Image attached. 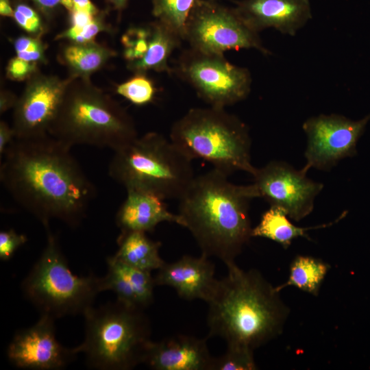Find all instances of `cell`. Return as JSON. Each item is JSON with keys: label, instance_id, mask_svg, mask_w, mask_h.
I'll return each instance as SVG.
<instances>
[{"label": "cell", "instance_id": "1", "mask_svg": "<svg viewBox=\"0 0 370 370\" xmlns=\"http://www.w3.org/2000/svg\"><path fill=\"white\" fill-rule=\"evenodd\" d=\"M71 149L49 134L15 138L1 162V183L45 229L52 219L78 226L96 196Z\"/></svg>", "mask_w": 370, "mask_h": 370}, {"label": "cell", "instance_id": "2", "mask_svg": "<svg viewBox=\"0 0 370 370\" xmlns=\"http://www.w3.org/2000/svg\"><path fill=\"white\" fill-rule=\"evenodd\" d=\"M253 184L237 185L216 169L195 176L179 199L178 214L201 254L225 265L235 262L251 236L249 203Z\"/></svg>", "mask_w": 370, "mask_h": 370}, {"label": "cell", "instance_id": "3", "mask_svg": "<svg viewBox=\"0 0 370 370\" xmlns=\"http://www.w3.org/2000/svg\"><path fill=\"white\" fill-rule=\"evenodd\" d=\"M225 266L227 275L207 303L208 336L254 350L282 334L290 309L258 270L245 271L235 262Z\"/></svg>", "mask_w": 370, "mask_h": 370}, {"label": "cell", "instance_id": "4", "mask_svg": "<svg viewBox=\"0 0 370 370\" xmlns=\"http://www.w3.org/2000/svg\"><path fill=\"white\" fill-rule=\"evenodd\" d=\"M49 134L71 147L86 145L113 151L138 136L129 112L90 79L80 78L69 85Z\"/></svg>", "mask_w": 370, "mask_h": 370}, {"label": "cell", "instance_id": "5", "mask_svg": "<svg viewBox=\"0 0 370 370\" xmlns=\"http://www.w3.org/2000/svg\"><path fill=\"white\" fill-rule=\"evenodd\" d=\"M110 177L125 188L179 199L195 177L192 160L170 139L157 132L138 136L114 151Z\"/></svg>", "mask_w": 370, "mask_h": 370}, {"label": "cell", "instance_id": "6", "mask_svg": "<svg viewBox=\"0 0 370 370\" xmlns=\"http://www.w3.org/2000/svg\"><path fill=\"white\" fill-rule=\"evenodd\" d=\"M169 139L192 160H204L228 176L235 171L253 176L257 169L247 126L225 108L190 109L173 123Z\"/></svg>", "mask_w": 370, "mask_h": 370}, {"label": "cell", "instance_id": "7", "mask_svg": "<svg viewBox=\"0 0 370 370\" xmlns=\"http://www.w3.org/2000/svg\"><path fill=\"white\" fill-rule=\"evenodd\" d=\"M140 310L118 300L88 308L84 314L85 335L74 347L86 364L97 370H130L142 363L151 328Z\"/></svg>", "mask_w": 370, "mask_h": 370}, {"label": "cell", "instance_id": "8", "mask_svg": "<svg viewBox=\"0 0 370 370\" xmlns=\"http://www.w3.org/2000/svg\"><path fill=\"white\" fill-rule=\"evenodd\" d=\"M40 256L21 283L24 297L40 314L59 319L82 314L101 293L100 278L93 273L74 275L50 227Z\"/></svg>", "mask_w": 370, "mask_h": 370}, {"label": "cell", "instance_id": "9", "mask_svg": "<svg viewBox=\"0 0 370 370\" xmlns=\"http://www.w3.org/2000/svg\"><path fill=\"white\" fill-rule=\"evenodd\" d=\"M173 72L212 107L225 108L245 99L251 91L249 71L230 63L224 54L190 47L180 54Z\"/></svg>", "mask_w": 370, "mask_h": 370}, {"label": "cell", "instance_id": "10", "mask_svg": "<svg viewBox=\"0 0 370 370\" xmlns=\"http://www.w3.org/2000/svg\"><path fill=\"white\" fill-rule=\"evenodd\" d=\"M184 40L190 48L208 53L224 54L228 50L242 49L270 53L258 33L244 23L234 8L217 0L197 1L187 21Z\"/></svg>", "mask_w": 370, "mask_h": 370}, {"label": "cell", "instance_id": "11", "mask_svg": "<svg viewBox=\"0 0 370 370\" xmlns=\"http://www.w3.org/2000/svg\"><path fill=\"white\" fill-rule=\"evenodd\" d=\"M369 121L370 114L358 121L336 114L308 119L302 126L307 136L303 169L307 172L310 168L329 171L341 160L354 156Z\"/></svg>", "mask_w": 370, "mask_h": 370}, {"label": "cell", "instance_id": "12", "mask_svg": "<svg viewBox=\"0 0 370 370\" xmlns=\"http://www.w3.org/2000/svg\"><path fill=\"white\" fill-rule=\"evenodd\" d=\"M306 173L303 168L297 170L285 162L274 160L256 169L253 185L258 197L299 221L312 212L314 199L323 188Z\"/></svg>", "mask_w": 370, "mask_h": 370}, {"label": "cell", "instance_id": "13", "mask_svg": "<svg viewBox=\"0 0 370 370\" xmlns=\"http://www.w3.org/2000/svg\"><path fill=\"white\" fill-rule=\"evenodd\" d=\"M75 78L68 75L42 73L40 70L29 77L12 109V127L15 138L49 134L69 85Z\"/></svg>", "mask_w": 370, "mask_h": 370}, {"label": "cell", "instance_id": "14", "mask_svg": "<svg viewBox=\"0 0 370 370\" xmlns=\"http://www.w3.org/2000/svg\"><path fill=\"white\" fill-rule=\"evenodd\" d=\"M55 319L40 314L36 323L17 330L7 349L15 367L24 369L59 370L74 361L77 354L56 337Z\"/></svg>", "mask_w": 370, "mask_h": 370}, {"label": "cell", "instance_id": "15", "mask_svg": "<svg viewBox=\"0 0 370 370\" xmlns=\"http://www.w3.org/2000/svg\"><path fill=\"white\" fill-rule=\"evenodd\" d=\"M244 23L259 32L273 27L295 36L312 18L308 0H242L234 8Z\"/></svg>", "mask_w": 370, "mask_h": 370}, {"label": "cell", "instance_id": "16", "mask_svg": "<svg viewBox=\"0 0 370 370\" xmlns=\"http://www.w3.org/2000/svg\"><path fill=\"white\" fill-rule=\"evenodd\" d=\"M214 265L204 254L184 255L176 261L164 262L154 277L156 286L173 288L184 299H201L208 303L219 280L214 277Z\"/></svg>", "mask_w": 370, "mask_h": 370}, {"label": "cell", "instance_id": "17", "mask_svg": "<svg viewBox=\"0 0 370 370\" xmlns=\"http://www.w3.org/2000/svg\"><path fill=\"white\" fill-rule=\"evenodd\" d=\"M213 359L206 339L177 334L158 342L151 340L142 363L154 370H211Z\"/></svg>", "mask_w": 370, "mask_h": 370}, {"label": "cell", "instance_id": "18", "mask_svg": "<svg viewBox=\"0 0 370 370\" xmlns=\"http://www.w3.org/2000/svg\"><path fill=\"white\" fill-rule=\"evenodd\" d=\"M106 263L107 273L100 278L101 292L112 291L119 301L140 310L151 304L156 285L151 271L132 267L113 255L106 258Z\"/></svg>", "mask_w": 370, "mask_h": 370}, {"label": "cell", "instance_id": "19", "mask_svg": "<svg viewBox=\"0 0 370 370\" xmlns=\"http://www.w3.org/2000/svg\"><path fill=\"white\" fill-rule=\"evenodd\" d=\"M126 191V197L116 215V223L121 231L151 232L162 222L184 227L182 217L168 210L164 199L140 190Z\"/></svg>", "mask_w": 370, "mask_h": 370}, {"label": "cell", "instance_id": "20", "mask_svg": "<svg viewBox=\"0 0 370 370\" xmlns=\"http://www.w3.org/2000/svg\"><path fill=\"white\" fill-rule=\"evenodd\" d=\"M149 24L147 49L141 59L127 63V68L134 73H146L149 71L171 73L173 69L169 65V59L183 40L157 20Z\"/></svg>", "mask_w": 370, "mask_h": 370}, {"label": "cell", "instance_id": "21", "mask_svg": "<svg viewBox=\"0 0 370 370\" xmlns=\"http://www.w3.org/2000/svg\"><path fill=\"white\" fill-rule=\"evenodd\" d=\"M116 53L95 41L86 43L69 42L63 46L58 60L75 78L90 79Z\"/></svg>", "mask_w": 370, "mask_h": 370}, {"label": "cell", "instance_id": "22", "mask_svg": "<svg viewBox=\"0 0 370 370\" xmlns=\"http://www.w3.org/2000/svg\"><path fill=\"white\" fill-rule=\"evenodd\" d=\"M146 234L121 231L118 249L113 256L134 268L151 272L158 270L165 262L159 253L161 243L150 239Z\"/></svg>", "mask_w": 370, "mask_h": 370}, {"label": "cell", "instance_id": "23", "mask_svg": "<svg viewBox=\"0 0 370 370\" xmlns=\"http://www.w3.org/2000/svg\"><path fill=\"white\" fill-rule=\"evenodd\" d=\"M343 213L334 221L314 227H302L293 224L283 209L270 206L262 215L259 223L252 228V237H262L279 243L284 249H287L292 241L298 237L308 238L307 232L310 230L329 227L337 223L345 216Z\"/></svg>", "mask_w": 370, "mask_h": 370}, {"label": "cell", "instance_id": "24", "mask_svg": "<svg viewBox=\"0 0 370 370\" xmlns=\"http://www.w3.org/2000/svg\"><path fill=\"white\" fill-rule=\"evenodd\" d=\"M330 269V265L321 259L308 256H297L291 264L288 280L275 288L280 292L286 286H293L314 296H318L321 285Z\"/></svg>", "mask_w": 370, "mask_h": 370}, {"label": "cell", "instance_id": "25", "mask_svg": "<svg viewBox=\"0 0 370 370\" xmlns=\"http://www.w3.org/2000/svg\"><path fill=\"white\" fill-rule=\"evenodd\" d=\"M198 0H152V14L184 40L189 15Z\"/></svg>", "mask_w": 370, "mask_h": 370}, {"label": "cell", "instance_id": "26", "mask_svg": "<svg viewBox=\"0 0 370 370\" xmlns=\"http://www.w3.org/2000/svg\"><path fill=\"white\" fill-rule=\"evenodd\" d=\"M156 89L146 73H134V76L116 86V92L132 103L144 106L151 103Z\"/></svg>", "mask_w": 370, "mask_h": 370}, {"label": "cell", "instance_id": "27", "mask_svg": "<svg viewBox=\"0 0 370 370\" xmlns=\"http://www.w3.org/2000/svg\"><path fill=\"white\" fill-rule=\"evenodd\" d=\"M254 349L243 345H227L225 352L214 358L211 370H255Z\"/></svg>", "mask_w": 370, "mask_h": 370}, {"label": "cell", "instance_id": "28", "mask_svg": "<svg viewBox=\"0 0 370 370\" xmlns=\"http://www.w3.org/2000/svg\"><path fill=\"white\" fill-rule=\"evenodd\" d=\"M106 12L100 11L93 19L82 27L69 26L56 36L55 40H65L69 42L86 43L95 41L100 32H110L111 26L106 21Z\"/></svg>", "mask_w": 370, "mask_h": 370}, {"label": "cell", "instance_id": "29", "mask_svg": "<svg viewBox=\"0 0 370 370\" xmlns=\"http://www.w3.org/2000/svg\"><path fill=\"white\" fill-rule=\"evenodd\" d=\"M149 24L132 26L123 35V57L127 63L137 61L145 55L149 42Z\"/></svg>", "mask_w": 370, "mask_h": 370}, {"label": "cell", "instance_id": "30", "mask_svg": "<svg viewBox=\"0 0 370 370\" xmlns=\"http://www.w3.org/2000/svg\"><path fill=\"white\" fill-rule=\"evenodd\" d=\"M12 5L14 8L12 18L28 35L41 37L46 32L47 27L41 15L35 8L21 0H16Z\"/></svg>", "mask_w": 370, "mask_h": 370}, {"label": "cell", "instance_id": "31", "mask_svg": "<svg viewBox=\"0 0 370 370\" xmlns=\"http://www.w3.org/2000/svg\"><path fill=\"white\" fill-rule=\"evenodd\" d=\"M27 241L25 234H18L14 230L10 229L0 232V259L8 261L15 252Z\"/></svg>", "mask_w": 370, "mask_h": 370}, {"label": "cell", "instance_id": "32", "mask_svg": "<svg viewBox=\"0 0 370 370\" xmlns=\"http://www.w3.org/2000/svg\"><path fill=\"white\" fill-rule=\"evenodd\" d=\"M37 63L25 61L17 56L11 58L6 66V77L13 81H27L39 71Z\"/></svg>", "mask_w": 370, "mask_h": 370}, {"label": "cell", "instance_id": "33", "mask_svg": "<svg viewBox=\"0 0 370 370\" xmlns=\"http://www.w3.org/2000/svg\"><path fill=\"white\" fill-rule=\"evenodd\" d=\"M13 47L16 53L21 52L46 50L47 45L41 40V37L33 36H20L13 40Z\"/></svg>", "mask_w": 370, "mask_h": 370}, {"label": "cell", "instance_id": "34", "mask_svg": "<svg viewBox=\"0 0 370 370\" xmlns=\"http://www.w3.org/2000/svg\"><path fill=\"white\" fill-rule=\"evenodd\" d=\"M30 1L35 9L46 20H50L58 7L60 5V0H29Z\"/></svg>", "mask_w": 370, "mask_h": 370}, {"label": "cell", "instance_id": "35", "mask_svg": "<svg viewBox=\"0 0 370 370\" xmlns=\"http://www.w3.org/2000/svg\"><path fill=\"white\" fill-rule=\"evenodd\" d=\"M15 139L14 132L4 121H0V158L3 156L6 149Z\"/></svg>", "mask_w": 370, "mask_h": 370}, {"label": "cell", "instance_id": "36", "mask_svg": "<svg viewBox=\"0 0 370 370\" xmlns=\"http://www.w3.org/2000/svg\"><path fill=\"white\" fill-rule=\"evenodd\" d=\"M95 16L86 11L73 9L69 12V26L82 27L89 23Z\"/></svg>", "mask_w": 370, "mask_h": 370}, {"label": "cell", "instance_id": "37", "mask_svg": "<svg viewBox=\"0 0 370 370\" xmlns=\"http://www.w3.org/2000/svg\"><path fill=\"white\" fill-rule=\"evenodd\" d=\"M18 97L12 91L3 89L0 92V113L13 109L17 102Z\"/></svg>", "mask_w": 370, "mask_h": 370}, {"label": "cell", "instance_id": "38", "mask_svg": "<svg viewBox=\"0 0 370 370\" xmlns=\"http://www.w3.org/2000/svg\"><path fill=\"white\" fill-rule=\"evenodd\" d=\"M46 50L21 52L16 53V56L25 61L37 63L47 64V59L45 55Z\"/></svg>", "mask_w": 370, "mask_h": 370}, {"label": "cell", "instance_id": "39", "mask_svg": "<svg viewBox=\"0 0 370 370\" xmlns=\"http://www.w3.org/2000/svg\"><path fill=\"white\" fill-rule=\"evenodd\" d=\"M73 9L86 11L92 15H96L100 12L90 0H73Z\"/></svg>", "mask_w": 370, "mask_h": 370}, {"label": "cell", "instance_id": "40", "mask_svg": "<svg viewBox=\"0 0 370 370\" xmlns=\"http://www.w3.org/2000/svg\"><path fill=\"white\" fill-rule=\"evenodd\" d=\"M0 14L3 16L13 18L14 8L10 0H0Z\"/></svg>", "mask_w": 370, "mask_h": 370}, {"label": "cell", "instance_id": "41", "mask_svg": "<svg viewBox=\"0 0 370 370\" xmlns=\"http://www.w3.org/2000/svg\"><path fill=\"white\" fill-rule=\"evenodd\" d=\"M108 3L112 5V7L117 10L122 11L126 8L128 0H107Z\"/></svg>", "mask_w": 370, "mask_h": 370}, {"label": "cell", "instance_id": "42", "mask_svg": "<svg viewBox=\"0 0 370 370\" xmlns=\"http://www.w3.org/2000/svg\"><path fill=\"white\" fill-rule=\"evenodd\" d=\"M60 5H62L69 13L74 8L73 0H60Z\"/></svg>", "mask_w": 370, "mask_h": 370}]
</instances>
